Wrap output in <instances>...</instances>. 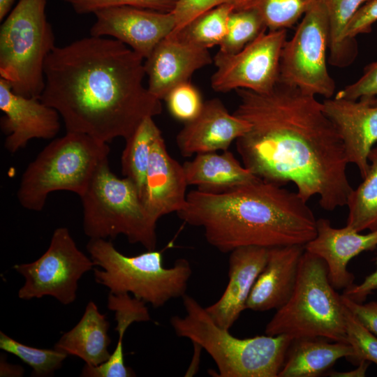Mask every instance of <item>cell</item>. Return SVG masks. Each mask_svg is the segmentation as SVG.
Segmentation results:
<instances>
[{"mask_svg":"<svg viewBox=\"0 0 377 377\" xmlns=\"http://www.w3.org/2000/svg\"><path fill=\"white\" fill-rule=\"evenodd\" d=\"M316 0H251V7L263 17L267 30L293 27Z\"/></svg>","mask_w":377,"mask_h":377,"instance_id":"32","label":"cell"},{"mask_svg":"<svg viewBox=\"0 0 377 377\" xmlns=\"http://www.w3.org/2000/svg\"><path fill=\"white\" fill-rule=\"evenodd\" d=\"M86 249L95 266L101 268L93 269L96 282L110 293H131L154 308L186 295L192 269L185 258L165 267L159 251L147 250L128 256L119 251L110 240L99 238L90 239Z\"/></svg>","mask_w":377,"mask_h":377,"instance_id":"5","label":"cell"},{"mask_svg":"<svg viewBox=\"0 0 377 377\" xmlns=\"http://www.w3.org/2000/svg\"><path fill=\"white\" fill-rule=\"evenodd\" d=\"M182 165L188 185L205 192H223L258 179L228 150L196 154Z\"/></svg>","mask_w":377,"mask_h":377,"instance_id":"22","label":"cell"},{"mask_svg":"<svg viewBox=\"0 0 377 377\" xmlns=\"http://www.w3.org/2000/svg\"><path fill=\"white\" fill-rule=\"evenodd\" d=\"M327 12L329 29V62L332 66H346L357 54L355 39L346 36L347 27L359 8L371 0H320Z\"/></svg>","mask_w":377,"mask_h":377,"instance_id":"26","label":"cell"},{"mask_svg":"<svg viewBox=\"0 0 377 377\" xmlns=\"http://www.w3.org/2000/svg\"><path fill=\"white\" fill-rule=\"evenodd\" d=\"M376 22L377 0H371L359 8L350 22L346 29L347 38L355 39L357 35L369 33Z\"/></svg>","mask_w":377,"mask_h":377,"instance_id":"38","label":"cell"},{"mask_svg":"<svg viewBox=\"0 0 377 377\" xmlns=\"http://www.w3.org/2000/svg\"><path fill=\"white\" fill-rule=\"evenodd\" d=\"M233 114L249 129L236 140L243 165L265 181L293 183L305 201L319 197L327 211L347 205L352 188L342 139L316 96L280 82L259 94L237 89Z\"/></svg>","mask_w":377,"mask_h":377,"instance_id":"1","label":"cell"},{"mask_svg":"<svg viewBox=\"0 0 377 377\" xmlns=\"http://www.w3.org/2000/svg\"><path fill=\"white\" fill-rule=\"evenodd\" d=\"M354 355L348 343L323 337L293 339L279 377H317L327 371L341 358Z\"/></svg>","mask_w":377,"mask_h":377,"instance_id":"24","label":"cell"},{"mask_svg":"<svg viewBox=\"0 0 377 377\" xmlns=\"http://www.w3.org/2000/svg\"><path fill=\"white\" fill-rule=\"evenodd\" d=\"M1 128L7 135L5 148L15 153L34 138L51 139L60 129L59 114L39 98H28L12 91L10 84L0 79Z\"/></svg>","mask_w":377,"mask_h":377,"instance_id":"14","label":"cell"},{"mask_svg":"<svg viewBox=\"0 0 377 377\" xmlns=\"http://www.w3.org/2000/svg\"><path fill=\"white\" fill-rule=\"evenodd\" d=\"M47 0H19L0 29V75L12 91L39 98L45 80V62L56 47L45 14Z\"/></svg>","mask_w":377,"mask_h":377,"instance_id":"8","label":"cell"},{"mask_svg":"<svg viewBox=\"0 0 377 377\" xmlns=\"http://www.w3.org/2000/svg\"><path fill=\"white\" fill-rule=\"evenodd\" d=\"M304 251L303 245L269 249L267 263L252 288L246 309L265 311L283 306L293 293Z\"/></svg>","mask_w":377,"mask_h":377,"instance_id":"21","label":"cell"},{"mask_svg":"<svg viewBox=\"0 0 377 377\" xmlns=\"http://www.w3.org/2000/svg\"><path fill=\"white\" fill-rule=\"evenodd\" d=\"M145 302L131 297L129 293L114 294L108 297V308L114 313L117 326L114 330L119 338L116 348L105 362L91 366L85 364L82 377H131L135 372L125 365L123 353V337L127 328L135 322H145L151 319Z\"/></svg>","mask_w":377,"mask_h":377,"instance_id":"25","label":"cell"},{"mask_svg":"<svg viewBox=\"0 0 377 377\" xmlns=\"http://www.w3.org/2000/svg\"><path fill=\"white\" fill-rule=\"evenodd\" d=\"M184 316L170 325L179 337L188 339L212 357L221 377H277L293 338L286 334L239 339L217 325L196 300L185 295Z\"/></svg>","mask_w":377,"mask_h":377,"instance_id":"4","label":"cell"},{"mask_svg":"<svg viewBox=\"0 0 377 377\" xmlns=\"http://www.w3.org/2000/svg\"><path fill=\"white\" fill-rule=\"evenodd\" d=\"M376 247L377 230L361 234L348 226L337 228L323 218L316 221L315 237L304 245L306 251L325 262L329 280L335 289L353 284L354 276L347 269L350 260Z\"/></svg>","mask_w":377,"mask_h":377,"instance_id":"17","label":"cell"},{"mask_svg":"<svg viewBox=\"0 0 377 377\" xmlns=\"http://www.w3.org/2000/svg\"><path fill=\"white\" fill-rule=\"evenodd\" d=\"M346 306L332 286L325 262L304 251L293 293L276 309L265 327L271 336L286 334L293 339L323 337L348 343Z\"/></svg>","mask_w":377,"mask_h":377,"instance_id":"7","label":"cell"},{"mask_svg":"<svg viewBox=\"0 0 377 377\" xmlns=\"http://www.w3.org/2000/svg\"><path fill=\"white\" fill-rule=\"evenodd\" d=\"M223 4H231L235 9L246 8L251 7V0H178L172 11L176 22L174 31L202 13Z\"/></svg>","mask_w":377,"mask_h":377,"instance_id":"37","label":"cell"},{"mask_svg":"<svg viewBox=\"0 0 377 377\" xmlns=\"http://www.w3.org/2000/svg\"><path fill=\"white\" fill-rule=\"evenodd\" d=\"M322 103L342 139L348 163L354 164L364 178L369 155L377 143V106L335 97Z\"/></svg>","mask_w":377,"mask_h":377,"instance_id":"18","label":"cell"},{"mask_svg":"<svg viewBox=\"0 0 377 377\" xmlns=\"http://www.w3.org/2000/svg\"><path fill=\"white\" fill-rule=\"evenodd\" d=\"M235 9L231 4L220 5L197 16L170 35L208 50L219 46L227 32L229 16Z\"/></svg>","mask_w":377,"mask_h":377,"instance_id":"29","label":"cell"},{"mask_svg":"<svg viewBox=\"0 0 377 377\" xmlns=\"http://www.w3.org/2000/svg\"><path fill=\"white\" fill-rule=\"evenodd\" d=\"M376 270L366 276L360 284H353L344 289L343 295L350 300L363 303L367 296L377 290V257L376 258Z\"/></svg>","mask_w":377,"mask_h":377,"instance_id":"40","label":"cell"},{"mask_svg":"<svg viewBox=\"0 0 377 377\" xmlns=\"http://www.w3.org/2000/svg\"><path fill=\"white\" fill-rule=\"evenodd\" d=\"M334 97L377 106V60L367 65L358 80L339 91Z\"/></svg>","mask_w":377,"mask_h":377,"instance_id":"36","label":"cell"},{"mask_svg":"<svg viewBox=\"0 0 377 377\" xmlns=\"http://www.w3.org/2000/svg\"><path fill=\"white\" fill-rule=\"evenodd\" d=\"M109 327L105 315L99 311L94 302L90 301L80 321L62 334L54 348L78 357L87 364L99 365L111 355L108 350L111 343Z\"/></svg>","mask_w":377,"mask_h":377,"instance_id":"23","label":"cell"},{"mask_svg":"<svg viewBox=\"0 0 377 377\" xmlns=\"http://www.w3.org/2000/svg\"><path fill=\"white\" fill-rule=\"evenodd\" d=\"M108 143L67 132L47 145L24 170L17 192L25 209L40 212L49 194L68 191L81 196L98 170L108 162Z\"/></svg>","mask_w":377,"mask_h":377,"instance_id":"6","label":"cell"},{"mask_svg":"<svg viewBox=\"0 0 377 377\" xmlns=\"http://www.w3.org/2000/svg\"><path fill=\"white\" fill-rule=\"evenodd\" d=\"M330 29L325 6L316 0L282 49L279 82L304 94L330 98L336 84L327 67Z\"/></svg>","mask_w":377,"mask_h":377,"instance_id":"10","label":"cell"},{"mask_svg":"<svg viewBox=\"0 0 377 377\" xmlns=\"http://www.w3.org/2000/svg\"><path fill=\"white\" fill-rule=\"evenodd\" d=\"M144 58L117 39L90 36L55 47L45 62L40 101L54 108L67 132L109 143L127 140L161 100L143 85Z\"/></svg>","mask_w":377,"mask_h":377,"instance_id":"2","label":"cell"},{"mask_svg":"<svg viewBox=\"0 0 377 377\" xmlns=\"http://www.w3.org/2000/svg\"><path fill=\"white\" fill-rule=\"evenodd\" d=\"M249 129L245 120L230 114L219 98L204 103L200 113L185 124L176 137L183 156L226 151Z\"/></svg>","mask_w":377,"mask_h":377,"instance_id":"19","label":"cell"},{"mask_svg":"<svg viewBox=\"0 0 377 377\" xmlns=\"http://www.w3.org/2000/svg\"><path fill=\"white\" fill-rule=\"evenodd\" d=\"M286 29L267 30L239 52L219 51L213 58L216 71L211 86L218 92L244 89L259 94L270 92L279 82Z\"/></svg>","mask_w":377,"mask_h":377,"instance_id":"12","label":"cell"},{"mask_svg":"<svg viewBox=\"0 0 377 377\" xmlns=\"http://www.w3.org/2000/svg\"><path fill=\"white\" fill-rule=\"evenodd\" d=\"M78 14H88L109 7L133 6L163 13L172 12L178 0H64Z\"/></svg>","mask_w":377,"mask_h":377,"instance_id":"35","label":"cell"},{"mask_svg":"<svg viewBox=\"0 0 377 377\" xmlns=\"http://www.w3.org/2000/svg\"><path fill=\"white\" fill-rule=\"evenodd\" d=\"M94 263L77 246L66 227L56 228L45 252L37 260L13 266L24 279L18 297L29 300L51 296L63 304L77 297L78 281Z\"/></svg>","mask_w":377,"mask_h":377,"instance_id":"11","label":"cell"},{"mask_svg":"<svg viewBox=\"0 0 377 377\" xmlns=\"http://www.w3.org/2000/svg\"><path fill=\"white\" fill-rule=\"evenodd\" d=\"M94 14L96 21L90 29L91 36H112L144 59L176 26L172 12L123 6L103 8Z\"/></svg>","mask_w":377,"mask_h":377,"instance_id":"13","label":"cell"},{"mask_svg":"<svg viewBox=\"0 0 377 377\" xmlns=\"http://www.w3.org/2000/svg\"><path fill=\"white\" fill-rule=\"evenodd\" d=\"M164 100L170 114L184 124L197 117L204 105L200 91L189 82L173 88Z\"/></svg>","mask_w":377,"mask_h":377,"instance_id":"34","label":"cell"},{"mask_svg":"<svg viewBox=\"0 0 377 377\" xmlns=\"http://www.w3.org/2000/svg\"><path fill=\"white\" fill-rule=\"evenodd\" d=\"M268 252L269 249L256 246H242L230 252L226 288L216 302L205 307L217 325L229 330L246 309L252 288L267 263Z\"/></svg>","mask_w":377,"mask_h":377,"instance_id":"20","label":"cell"},{"mask_svg":"<svg viewBox=\"0 0 377 377\" xmlns=\"http://www.w3.org/2000/svg\"><path fill=\"white\" fill-rule=\"evenodd\" d=\"M187 186L183 165L170 156L160 134L151 146L140 194L147 213L156 222L166 214L178 213L186 205Z\"/></svg>","mask_w":377,"mask_h":377,"instance_id":"15","label":"cell"},{"mask_svg":"<svg viewBox=\"0 0 377 377\" xmlns=\"http://www.w3.org/2000/svg\"><path fill=\"white\" fill-rule=\"evenodd\" d=\"M177 214L202 228L207 242L221 253L247 246H304L316 235L307 201L260 178L220 193L193 190Z\"/></svg>","mask_w":377,"mask_h":377,"instance_id":"3","label":"cell"},{"mask_svg":"<svg viewBox=\"0 0 377 377\" xmlns=\"http://www.w3.org/2000/svg\"><path fill=\"white\" fill-rule=\"evenodd\" d=\"M267 31V26L257 10L251 7L235 9L229 16L227 32L219 51L237 53Z\"/></svg>","mask_w":377,"mask_h":377,"instance_id":"30","label":"cell"},{"mask_svg":"<svg viewBox=\"0 0 377 377\" xmlns=\"http://www.w3.org/2000/svg\"><path fill=\"white\" fill-rule=\"evenodd\" d=\"M15 0H0V20H2L10 10Z\"/></svg>","mask_w":377,"mask_h":377,"instance_id":"43","label":"cell"},{"mask_svg":"<svg viewBox=\"0 0 377 377\" xmlns=\"http://www.w3.org/2000/svg\"><path fill=\"white\" fill-rule=\"evenodd\" d=\"M154 117H146L126 140L121 157V172L136 186L140 196L144 185L151 146L161 132Z\"/></svg>","mask_w":377,"mask_h":377,"instance_id":"27","label":"cell"},{"mask_svg":"<svg viewBox=\"0 0 377 377\" xmlns=\"http://www.w3.org/2000/svg\"><path fill=\"white\" fill-rule=\"evenodd\" d=\"M145 59L147 89L159 100H164L173 88L189 82L196 71L213 62L208 49L170 35L163 39Z\"/></svg>","mask_w":377,"mask_h":377,"instance_id":"16","label":"cell"},{"mask_svg":"<svg viewBox=\"0 0 377 377\" xmlns=\"http://www.w3.org/2000/svg\"><path fill=\"white\" fill-rule=\"evenodd\" d=\"M80 198L84 232L90 239H114L123 235L131 244L156 249L157 222L145 209L134 183L114 175L109 161L98 170Z\"/></svg>","mask_w":377,"mask_h":377,"instance_id":"9","label":"cell"},{"mask_svg":"<svg viewBox=\"0 0 377 377\" xmlns=\"http://www.w3.org/2000/svg\"><path fill=\"white\" fill-rule=\"evenodd\" d=\"M343 304L371 332L377 336V302L358 303L341 295Z\"/></svg>","mask_w":377,"mask_h":377,"instance_id":"39","label":"cell"},{"mask_svg":"<svg viewBox=\"0 0 377 377\" xmlns=\"http://www.w3.org/2000/svg\"><path fill=\"white\" fill-rule=\"evenodd\" d=\"M371 362L362 360L358 364L357 367L351 371H345V372H339V371H330L328 372V376L333 377H363L365 376L366 371L369 366Z\"/></svg>","mask_w":377,"mask_h":377,"instance_id":"42","label":"cell"},{"mask_svg":"<svg viewBox=\"0 0 377 377\" xmlns=\"http://www.w3.org/2000/svg\"><path fill=\"white\" fill-rule=\"evenodd\" d=\"M369 168L363 181L353 189L347 205L346 226L357 232L377 230V145L369 155Z\"/></svg>","mask_w":377,"mask_h":377,"instance_id":"28","label":"cell"},{"mask_svg":"<svg viewBox=\"0 0 377 377\" xmlns=\"http://www.w3.org/2000/svg\"><path fill=\"white\" fill-rule=\"evenodd\" d=\"M345 316L347 341L354 353L350 360L357 364L360 361L366 360L377 365V336L367 328L346 306Z\"/></svg>","mask_w":377,"mask_h":377,"instance_id":"33","label":"cell"},{"mask_svg":"<svg viewBox=\"0 0 377 377\" xmlns=\"http://www.w3.org/2000/svg\"><path fill=\"white\" fill-rule=\"evenodd\" d=\"M24 368L17 364H12L7 362L6 355H1L0 376L1 377H21L24 375Z\"/></svg>","mask_w":377,"mask_h":377,"instance_id":"41","label":"cell"},{"mask_svg":"<svg viewBox=\"0 0 377 377\" xmlns=\"http://www.w3.org/2000/svg\"><path fill=\"white\" fill-rule=\"evenodd\" d=\"M0 349L17 356L31 369V376L45 377L59 369L68 354L55 349L38 348L22 343L0 332Z\"/></svg>","mask_w":377,"mask_h":377,"instance_id":"31","label":"cell"}]
</instances>
